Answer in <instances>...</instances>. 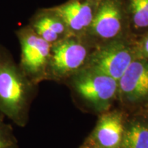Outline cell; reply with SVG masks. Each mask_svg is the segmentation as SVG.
I'll return each mask as SVG.
<instances>
[{"instance_id":"2","label":"cell","mask_w":148,"mask_h":148,"mask_svg":"<svg viewBox=\"0 0 148 148\" xmlns=\"http://www.w3.org/2000/svg\"><path fill=\"white\" fill-rule=\"evenodd\" d=\"M65 84L77 99L99 114L110 110L118 99V81L88 66L72 75Z\"/></svg>"},{"instance_id":"7","label":"cell","mask_w":148,"mask_h":148,"mask_svg":"<svg viewBox=\"0 0 148 148\" xmlns=\"http://www.w3.org/2000/svg\"><path fill=\"white\" fill-rule=\"evenodd\" d=\"M118 99L129 114L148 107V60L138 57L118 80Z\"/></svg>"},{"instance_id":"15","label":"cell","mask_w":148,"mask_h":148,"mask_svg":"<svg viewBox=\"0 0 148 148\" xmlns=\"http://www.w3.org/2000/svg\"><path fill=\"white\" fill-rule=\"evenodd\" d=\"M137 113H141L142 114H143V115L145 116V117L148 119V107L147 108L144 109L143 110L140 111V112H137Z\"/></svg>"},{"instance_id":"11","label":"cell","mask_w":148,"mask_h":148,"mask_svg":"<svg viewBox=\"0 0 148 148\" xmlns=\"http://www.w3.org/2000/svg\"><path fill=\"white\" fill-rule=\"evenodd\" d=\"M119 148H148V119L143 114H130Z\"/></svg>"},{"instance_id":"12","label":"cell","mask_w":148,"mask_h":148,"mask_svg":"<svg viewBox=\"0 0 148 148\" xmlns=\"http://www.w3.org/2000/svg\"><path fill=\"white\" fill-rule=\"evenodd\" d=\"M131 36L134 39L148 32V0H122Z\"/></svg>"},{"instance_id":"10","label":"cell","mask_w":148,"mask_h":148,"mask_svg":"<svg viewBox=\"0 0 148 148\" xmlns=\"http://www.w3.org/2000/svg\"><path fill=\"white\" fill-rule=\"evenodd\" d=\"M27 25L51 45L71 35L54 6L37 10L29 18Z\"/></svg>"},{"instance_id":"4","label":"cell","mask_w":148,"mask_h":148,"mask_svg":"<svg viewBox=\"0 0 148 148\" xmlns=\"http://www.w3.org/2000/svg\"><path fill=\"white\" fill-rule=\"evenodd\" d=\"M83 37L95 47L114 40L132 38L123 1L101 0L91 25Z\"/></svg>"},{"instance_id":"13","label":"cell","mask_w":148,"mask_h":148,"mask_svg":"<svg viewBox=\"0 0 148 148\" xmlns=\"http://www.w3.org/2000/svg\"><path fill=\"white\" fill-rule=\"evenodd\" d=\"M0 114V148H18V140L12 125L6 123Z\"/></svg>"},{"instance_id":"8","label":"cell","mask_w":148,"mask_h":148,"mask_svg":"<svg viewBox=\"0 0 148 148\" xmlns=\"http://www.w3.org/2000/svg\"><path fill=\"white\" fill-rule=\"evenodd\" d=\"M129 115L123 108L101 114L86 141L93 148H119Z\"/></svg>"},{"instance_id":"1","label":"cell","mask_w":148,"mask_h":148,"mask_svg":"<svg viewBox=\"0 0 148 148\" xmlns=\"http://www.w3.org/2000/svg\"><path fill=\"white\" fill-rule=\"evenodd\" d=\"M37 85L27 78L6 48L0 45V114L24 127Z\"/></svg>"},{"instance_id":"17","label":"cell","mask_w":148,"mask_h":148,"mask_svg":"<svg viewBox=\"0 0 148 148\" xmlns=\"http://www.w3.org/2000/svg\"><path fill=\"white\" fill-rule=\"evenodd\" d=\"M96 1H100L101 0H96Z\"/></svg>"},{"instance_id":"14","label":"cell","mask_w":148,"mask_h":148,"mask_svg":"<svg viewBox=\"0 0 148 148\" xmlns=\"http://www.w3.org/2000/svg\"><path fill=\"white\" fill-rule=\"evenodd\" d=\"M136 49L139 56L148 60V32L135 39Z\"/></svg>"},{"instance_id":"16","label":"cell","mask_w":148,"mask_h":148,"mask_svg":"<svg viewBox=\"0 0 148 148\" xmlns=\"http://www.w3.org/2000/svg\"><path fill=\"white\" fill-rule=\"evenodd\" d=\"M79 148H93V147H92V146L90 145L87 141H86V140H85V142L84 143H83V145L81 146V147Z\"/></svg>"},{"instance_id":"6","label":"cell","mask_w":148,"mask_h":148,"mask_svg":"<svg viewBox=\"0 0 148 148\" xmlns=\"http://www.w3.org/2000/svg\"><path fill=\"white\" fill-rule=\"evenodd\" d=\"M139 57L135 39L114 40L95 48L90 54L88 67L119 80L132 62Z\"/></svg>"},{"instance_id":"9","label":"cell","mask_w":148,"mask_h":148,"mask_svg":"<svg viewBox=\"0 0 148 148\" xmlns=\"http://www.w3.org/2000/svg\"><path fill=\"white\" fill-rule=\"evenodd\" d=\"M99 3L96 0H68L54 8L71 35L84 36L91 25Z\"/></svg>"},{"instance_id":"5","label":"cell","mask_w":148,"mask_h":148,"mask_svg":"<svg viewBox=\"0 0 148 148\" xmlns=\"http://www.w3.org/2000/svg\"><path fill=\"white\" fill-rule=\"evenodd\" d=\"M15 34L21 49L18 66L27 78L38 86L47 79L51 45L27 25L18 29Z\"/></svg>"},{"instance_id":"3","label":"cell","mask_w":148,"mask_h":148,"mask_svg":"<svg viewBox=\"0 0 148 148\" xmlns=\"http://www.w3.org/2000/svg\"><path fill=\"white\" fill-rule=\"evenodd\" d=\"M95 48L84 37L73 35L51 45L46 80L65 84L87 66Z\"/></svg>"}]
</instances>
